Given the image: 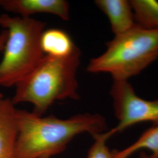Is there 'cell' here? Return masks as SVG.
Wrapping results in <instances>:
<instances>
[{"instance_id": "12", "label": "cell", "mask_w": 158, "mask_h": 158, "mask_svg": "<svg viewBox=\"0 0 158 158\" xmlns=\"http://www.w3.org/2000/svg\"><path fill=\"white\" fill-rule=\"evenodd\" d=\"M111 135L108 130L93 136L94 141L90 147L87 158H115V151H111L107 145Z\"/></svg>"}, {"instance_id": "3", "label": "cell", "mask_w": 158, "mask_h": 158, "mask_svg": "<svg viewBox=\"0 0 158 158\" xmlns=\"http://www.w3.org/2000/svg\"><path fill=\"white\" fill-rule=\"evenodd\" d=\"M106 50L91 59L87 70L91 73H107L113 80H128L158 59V30L136 25L108 42Z\"/></svg>"}, {"instance_id": "14", "label": "cell", "mask_w": 158, "mask_h": 158, "mask_svg": "<svg viewBox=\"0 0 158 158\" xmlns=\"http://www.w3.org/2000/svg\"><path fill=\"white\" fill-rule=\"evenodd\" d=\"M139 158H158L157 157H154L152 156L151 154H147L146 153L142 152L140 154Z\"/></svg>"}, {"instance_id": "13", "label": "cell", "mask_w": 158, "mask_h": 158, "mask_svg": "<svg viewBox=\"0 0 158 158\" xmlns=\"http://www.w3.org/2000/svg\"><path fill=\"white\" fill-rule=\"evenodd\" d=\"M6 39H7V33L6 31L4 30V31L1 34H0V52L4 51L5 45H6Z\"/></svg>"}, {"instance_id": "9", "label": "cell", "mask_w": 158, "mask_h": 158, "mask_svg": "<svg viewBox=\"0 0 158 158\" xmlns=\"http://www.w3.org/2000/svg\"><path fill=\"white\" fill-rule=\"evenodd\" d=\"M41 49L46 56L65 57L75 50V45L70 36L59 29H45L40 37Z\"/></svg>"}, {"instance_id": "10", "label": "cell", "mask_w": 158, "mask_h": 158, "mask_svg": "<svg viewBox=\"0 0 158 158\" xmlns=\"http://www.w3.org/2000/svg\"><path fill=\"white\" fill-rule=\"evenodd\" d=\"M148 150L154 157H158V124L145 131L135 141L119 151H115V158H129L141 150Z\"/></svg>"}, {"instance_id": "7", "label": "cell", "mask_w": 158, "mask_h": 158, "mask_svg": "<svg viewBox=\"0 0 158 158\" xmlns=\"http://www.w3.org/2000/svg\"><path fill=\"white\" fill-rule=\"evenodd\" d=\"M16 110L11 99L0 100V158H16Z\"/></svg>"}, {"instance_id": "15", "label": "cell", "mask_w": 158, "mask_h": 158, "mask_svg": "<svg viewBox=\"0 0 158 158\" xmlns=\"http://www.w3.org/2000/svg\"><path fill=\"white\" fill-rule=\"evenodd\" d=\"M4 98V96L2 95V94H1V93H0V100L2 99V98Z\"/></svg>"}, {"instance_id": "11", "label": "cell", "mask_w": 158, "mask_h": 158, "mask_svg": "<svg viewBox=\"0 0 158 158\" xmlns=\"http://www.w3.org/2000/svg\"><path fill=\"white\" fill-rule=\"evenodd\" d=\"M136 25L146 29L158 30V1H130Z\"/></svg>"}, {"instance_id": "4", "label": "cell", "mask_w": 158, "mask_h": 158, "mask_svg": "<svg viewBox=\"0 0 158 158\" xmlns=\"http://www.w3.org/2000/svg\"><path fill=\"white\" fill-rule=\"evenodd\" d=\"M0 26L7 33L0 62V85L10 87L26 78L45 56L40 37L46 23L32 17L3 14L0 15Z\"/></svg>"}, {"instance_id": "1", "label": "cell", "mask_w": 158, "mask_h": 158, "mask_svg": "<svg viewBox=\"0 0 158 158\" xmlns=\"http://www.w3.org/2000/svg\"><path fill=\"white\" fill-rule=\"evenodd\" d=\"M18 136L16 158H49L63 151L74 137L92 136L107 131L105 118L99 114H78L67 119L43 117L16 110Z\"/></svg>"}, {"instance_id": "6", "label": "cell", "mask_w": 158, "mask_h": 158, "mask_svg": "<svg viewBox=\"0 0 158 158\" xmlns=\"http://www.w3.org/2000/svg\"><path fill=\"white\" fill-rule=\"evenodd\" d=\"M0 7L23 18L36 14H50L64 21L70 19V6L64 0H0Z\"/></svg>"}, {"instance_id": "8", "label": "cell", "mask_w": 158, "mask_h": 158, "mask_svg": "<svg viewBox=\"0 0 158 158\" xmlns=\"http://www.w3.org/2000/svg\"><path fill=\"white\" fill-rule=\"evenodd\" d=\"M94 3L107 17L115 36L124 34L135 25L130 1L96 0Z\"/></svg>"}, {"instance_id": "5", "label": "cell", "mask_w": 158, "mask_h": 158, "mask_svg": "<svg viewBox=\"0 0 158 158\" xmlns=\"http://www.w3.org/2000/svg\"><path fill=\"white\" fill-rule=\"evenodd\" d=\"M118 124L108 130L111 136L134 125L151 122L158 124V99L148 100L137 95L128 81L113 80L110 91Z\"/></svg>"}, {"instance_id": "2", "label": "cell", "mask_w": 158, "mask_h": 158, "mask_svg": "<svg viewBox=\"0 0 158 158\" xmlns=\"http://www.w3.org/2000/svg\"><path fill=\"white\" fill-rule=\"evenodd\" d=\"M80 56L77 46L68 57L45 55L38 66L15 86L13 104L31 103L32 112L43 116L56 101L79 99L77 73Z\"/></svg>"}]
</instances>
